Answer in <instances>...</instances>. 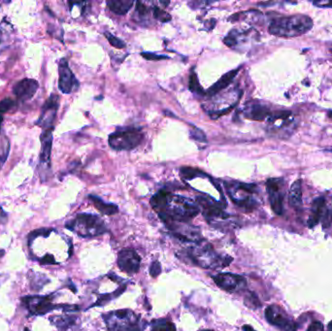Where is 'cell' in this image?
Here are the masks:
<instances>
[{
	"label": "cell",
	"mask_w": 332,
	"mask_h": 331,
	"mask_svg": "<svg viewBox=\"0 0 332 331\" xmlns=\"http://www.w3.org/2000/svg\"><path fill=\"white\" fill-rule=\"evenodd\" d=\"M54 294L51 295H28L22 297V303L33 316H43L54 310L62 309L67 312L78 310V306L56 305L53 303Z\"/></svg>",
	"instance_id": "8992f818"
},
{
	"label": "cell",
	"mask_w": 332,
	"mask_h": 331,
	"mask_svg": "<svg viewBox=\"0 0 332 331\" xmlns=\"http://www.w3.org/2000/svg\"><path fill=\"white\" fill-rule=\"evenodd\" d=\"M108 331H141L146 323L141 317L128 309L113 311L103 315Z\"/></svg>",
	"instance_id": "3957f363"
},
{
	"label": "cell",
	"mask_w": 332,
	"mask_h": 331,
	"mask_svg": "<svg viewBox=\"0 0 332 331\" xmlns=\"http://www.w3.org/2000/svg\"><path fill=\"white\" fill-rule=\"evenodd\" d=\"M151 204L165 223L188 222L199 213V206L191 199L165 191H160L153 195Z\"/></svg>",
	"instance_id": "6da1fadb"
},
{
	"label": "cell",
	"mask_w": 332,
	"mask_h": 331,
	"mask_svg": "<svg viewBox=\"0 0 332 331\" xmlns=\"http://www.w3.org/2000/svg\"><path fill=\"white\" fill-rule=\"evenodd\" d=\"M161 272V265L160 263L157 262V261H154L152 262V264H151V268H150V274L151 276L155 278V277L158 276Z\"/></svg>",
	"instance_id": "d6a6232c"
},
{
	"label": "cell",
	"mask_w": 332,
	"mask_h": 331,
	"mask_svg": "<svg viewBox=\"0 0 332 331\" xmlns=\"http://www.w3.org/2000/svg\"><path fill=\"white\" fill-rule=\"evenodd\" d=\"M38 88H39V84L36 80L24 79L15 85L13 92L16 97L20 101L25 102L34 97Z\"/></svg>",
	"instance_id": "e0dca14e"
},
{
	"label": "cell",
	"mask_w": 332,
	"mask_h": 331,
	"mask_svg": "<svg viewBox=\"0 0 332 331\" xmlns=\"http://www.w3.org/2000/svg\"><path fill=\"white\" fill-rule=\"evenodd\" d=\"M65 226L84 238L96 237L106 232L105 223L99 217L92 214H79L74 220L67 222Z\"/></svg>",
	"instance_id": "5b68a950"
},
{
	"label": "cell",
	"mask_w": 332,
	"mask_h": 331,
	"mask_svg": "<svg viewBox=\"0 0 332 331\" xmlns=\"http://www.w3.org/2000/svg\"><path fill=\"white\" fill-rule=\"evenodd\" d=\"M193 127V130H191V137L194 139L195 141H198V142H206V135L203 133L202 130L196 128L194 125H192Z\"/></svg>",
	"instance_id": "1f68e13d"
},
{
	"label": "cell",
	"mask_w": 332,
	"mask_h": 331,
	"mask_svg": "<svg viewBox=\"0 0 332 331\" xmlns=\"http://www.w3.org/2000/svg\"><path fill=\"white\" fill-rule=\"evenodd\" d=\"M89 198L92 200V202L94 203V205L96 206L97 210L104 215H114V214L118 213V211H119V208L117 205L112 204V203H107L96 195H90Z\"/></svg>",
	"instance_id": "603a6c76"
},
{
	"label": "cell",
	"mask_w": 332,
	"mask_h": 331,
	"mask_svg": "<svg viewBox=\"0 0 332 331\" xmlns=\"http://www.w3.org/2000/svg\"><path fill=\"white\" fill-rule=\"evenodd\" d=\"M41 152L39 168L49 170L51 167V152L53 145V128L43 130L41 134Z\"/></svg>",
	"instance_id": "2e32d148"
},
{
	"label": "cell",
	"mask_w": 332,
	"mask_h": 331,
	"mask_svg": "<svg viewBox=\"0 0 332 331\" xmlns=\"http://www.w3.org/2000/svg\"><path fill=\"white\" fill-rule=\"evenodd\" d=\"M225 187L230 198L237 206L247 211H252L257 207V201L253 197V194L257 191V186L232 182L225 183Z\"/></svg>",
	"instance_id": "52a82bcc"
},
{
	"label": "cell",
	"mask_w": 332,
	"mask_h": 331,
	"mask_svg": "<svg viewBox=\"0 0 332 331\" xmlns=\"http://www.w3.org/2000/svg\"><path fill=\"white\" fill-rule=\"evenodd\" d=\"M200 243V242H199ZM194 246L193 248L188 250V258L191 262H194L195 265H198L202 268H213L219 266H226L232 262V259L229 257L222 258L217 255L216 252L209 244Z\"/></svg>",
	"instance_id": "277c9868"
},
{
	"label": "cell",
	"mask_w": 332,
	"mask_h": 331,
	"mask_svg": "<svg viewBox=\"0 0 332 331\" xmlns=\"http://www.w3.org/2000/svg\"><path fill=\"white\" fill-rule=\"evenodd\" d=\"M41 264H55V258L52 255H46L40 260Z\"/></svg>",
	"instance_id": "f35d334b"
},
{
	"label": "cell",
	"mask_w": 332,
	"mask_h": 331,
	"mask_svg": "<svg viewBox=\"0 0 332 331\" xmlns=\"http://www.w3.org/2000/svg\"><path fill=\"white\" fill-rule=\"evenodd\" d=\"M266 319L283 331H296V323L288 317L284 311L275 305L269 306L265 310Z\"/></svg>",
	"instance_id": "30bf717a"
},
{
	"label": "cell",
	"mask_w": 332,
	"mask_h": 331,
	"mask_svg": "<svg viewBox=\"0 0 332 331\" xmlns=\"http://www.w3.org/2000/svg\"><path fill=\"white\" fill-rule=\"evenodd\" d=\"M314 5L318 6V7H332V2H328V1H318V2H314Z\"/></svg>",
	"instance_id": "60d3db41"
},
{
	"label": "cell",
	"mask_w": 332,
	"mask_h": 331,
	"mask_svg": "<svg viewBox=\"0 0 332 331\" xmlns=\"http://www.w3.org/2000/svg\"><path fill=\"white\" fill-rule=\"evenodd\" d=\"M200 331H214V330H211V329H203V330H200Z\"/></svg>",
	"instance_id": "bcb514c9"
},
{
	"label": "cell",
	"mask_w": 332,
	"mask_h": 331,
	"mask_svg": "<svg viewBox=\"0 0 332 331\" xmlns=\"http://www.w3.org/2000/svg\"><path fill=\"white\" fill-rule=\"evenodd\" d=\"M330 331H332V330H330Z\"/></svg>",
	"instance_id": "c3c4849f"
},
{
	"label": "cell",
	"mask_w": 332,
	"mask_h": 331,
	"mask_svg": "<svg viewBox=\"0 0 332 331\" xmlns=\"http://www.w3.org/2000/svg\"><path fill=\"white\" fill-rule=\"evenodd\" d=\"M77 317L71 315H61L50 317V321L60 331H66L76 323Z\"/></svg>",
	"instance_id": "7402d4cb"
},
{
	"label": "cell",
	"mask_w": 332,
	"mask_h": 331,
	"mask_svg": "<svg viewBox=\"0 0 332 331\" xmlns=\"http://www.w3.org/2000/svg\"><path fill=\"white\" fill-rule=\"evenodd\" d=\"M2 121H3V117L0 115V127H1V124H2Z\"/></svg>",
	"instance_id": "ee69618b"
},
{
	"label": "cell",
	"mask_w": 332,
	"mask_h": 331,
	"mask_svg": "<svg viewBox=\"0 0 332 331\" xmlns=\"http://www.w3.org/2000/svg\"><path fill=\"white\" fill-rule=\"evenodd\" d=\"M141 55L146 58L147 60H161V59H167L168 56L163 55H156L152 53H142Z\"/></svg>",
	"instance_id": "836d02e7"
},
{
	"label": "cell",
	"mask_w": 332,
	"mask_h": 331,
	"mask_svg": "<svg viewBox=\"0 0 332 331\" xmlns=\"http://www.w3.org/2000/svg\"><path fill=\"white\" fill-rule=\"evenodd\" d=\"M25 331H30V330H29L28 328H26V329H25Z\"/></svg>",
	"instance_id": "7dc6e473"
},
{
	"label": "cell",
	"mask_w": 332,
	"mask_h": 331,
	"mask_svg": "<svg viewBox=\"0 0 332 331\" xmlns=\"http://www.w3.org/2000/svg\"><path fill=\"white\" fill-rule=\"evenodd\" d=\"M189 89L196 95H200V96L205 95V92H204V90L202 89L201 85L199 83L198 77H197L196 73L194 72V68L192 70V73L189 77Z\"/></svg>",
	"instance_id": "484cf974"
},
{
	"label": "cell",
	"mask_w": 332,
	"mask_h": 331,
	"mask_svg": "<svg viewBox=\"0 0 332 331\" xmlns=\"http://www.w3.org/2000/svg\"><path fill=\"white\" fill-rule=\"evenodd\" d=\"M307 331H324V327H323V325H322L321 322H319V321H313L309 325Z\"/></svg>",
	"instance_id": "74e56055"
},
{
	"label": "cell",
	"mask_w": 332,
	"mask_h": 331,
	"mask_svg": "<svg viewBox=\"0 0 332 331\" xmlns=\"http://www.w3.org/2000/svg\"><path fill=\"white\" fill-rule=\"evenodd\" d=\"M322 225L324 228L329 227L332 223V211L331 210H326L324 215H322Z\"/></svg>",
	"instance_id": "e575fe53"
},
{
	"label": "cell",
	"mask_w": 332,
	"mask_h": 331,
	"mask_svg": "<svg viewBox=\"0 0 332 331\" xmlns=\"http://www.w3.org/2000/svg\"><path fill=\"white\" fill-rule=\"evenodd\" d=\"M240 69H241V67L231 70V71L227 72L226 74H224L218 82H216L208 90L205 94L207 95L208 97H213V96L218 95L221 91L224 90L225 88H227L230 84L232 83V81L234 80L236 75L239 73Z\"/></svg>",
	"instance_id": "d6986e66"
},
{
	"label": "cell",
	"mask_w": 332,
	"mask_h": 331,
	"mask_svg": "<svg viewBox=\"0 0 332 331\" xmlns=\"http://www.w3.org/2000/svg\"><path fill=\"white\" fill-rule=\"evenodd\" d=\"M136 12L140 17H144L149 13V8L142 2H136Z\"/></svg>",
	"instance_id": "d590c367"
},
{
	"label": "cell",
	"mask_w": 332,
	"mask_h": 331,
	"mask_svg": "<svg viewBox=\"0 0 332 331\" xmlns=\"http://www.w3.org/2000/svg\"><path fill=\"white\" fill-rule=\"evenodd\" d=\"M198 205L202 208L204 218L207 220L209 223H216L219 221H225L229 218V216L223 211L221 205L218 202H215L212 199H208L205 197H197L196 199Z\"/></svg>",
	"instance_id": "7c38bea8"
},
{
	"label": "cell",
	"mask_w": 332,
	"mask_h": 331,
	"mask_svg": "<svg viewBox=\"0 0 332 331\" xmlns=\"http://www.w3.org/2000/svg\"><path fill=\"white\" fill-rule=\"evenodd\" d=\"M312 28L313 21L306 15L281 16L270 23L269 33L277 37L291 38L307 33Z\"/></svg>",
	"instance_id": "7a4b0ae2"
},
{
	"label": "cell",
	"mask_w": 332,
	"mask_h": 331,
	"mask_svg": "<svg viewBox=\"0 0 332 331\" xmlns=\"http://www.w3.org/2000/svg\"><path fill=\"white\" fill-rule=\"evenodd\" d=\"M328 117L332 119V111H329V112H328Z\"/></svg>",
	"instance_id": "f6af8a7d"
},
{
	"label": "cell",
	"mask_w": 332,
	"mask_h": 331,
	"mask_svg": "<svg viewBox=\"0 0 332 331\" xmlns=\"http://www.w3.org/2000/svg\"><path fill=\"white\" fill-rule=\"evenodd\" d=\"M152 15L156 20H158L161 23H167V22L171 21V16L168 13H166L165 11H163L162 9L158 8V7L153 8Z\"/></svg>",
	"instance_id": "83f0119b"
},
{
	"label": "cell",
	"mask_w": 332,
	"mask_h": 331,
	"mask_svg": "<svg viewBox=\"0 0 332 331\" xmlns=\"http://www.w3.org/2000/svg\"><path fill=\"white\" fill-rule=\"evenodd\" d=\"M244 115L247 119L254 121H264L271 117L270 110L261 103L250 102L244 109Z\"/></svg>",
	"instance_id": "ac0fdd59"
},
{
	"label": "cell",
	"mask_w": 332,
	"mask_h": 331,
	"mask_svg": "<svg viewBox=\"0 0 332 331\" xmlns=\"http://www.w3.org/2000/svg\"><path fill=\"white\" fill-rule=\"evenodd\" d=\"M15 106H16V102L13 99H11V98L3 99L2 101H0V115L2 116V114L11 110L12 108H14Z\"/></svg>",
	"instance_id": "4dcf8cb0"
},
{
	"label": "cell",
	"mask_w": 332,
	"mask_h": 331,
	"mask_svg": "<svg viewBox=\"0 0 332 331\" xmlns=\"http://www.w3.org/2000/svg\"><path fill=\"white\" fill-rule=\"evenodd\" d=\"M289 202L291 207L299 209L302 206V185L301 181L297 180L291 185Z\"/></svg>",
	"instance_id": "44dd1931"
},
{
	"label": "cell",
	"mask_w": 332,
	"mask_h": 331,
	"mask_svg": "<svg viewBox=\"0 0 332 331\" xmlns=\"http://www.w3.org/2000/svg\"><path fill=\"white\" fill-rule=\"evenodd\" d=\"M243 330L244 331H256L252 326H250V325H248V324H246V325H244L243 326Z\"/></svg>",
	"instance_id": "b9f144b4"
},
{
	"label": "cell",
	"mask_w": 332,
	"mask_h": 331,
	"mask_svg": "<svg viewBox=\"0 0 332 331\" xmlns=\"http://www.w3.org/2000/svg\"><path fill=\"white\" fill-rule=\"evenodd\" d=\"M151 331H176V326L169 320L158 319L152 322Z\"/></svg>",
	"instance_id": "4316f807"
},
{
	"label": "cell",
	"mask_w": 332,
	"mask_h": 331,
	"mask_svg": "<svg viewBox=\"0 0 332 331\" xmlns=\"http://www.w3.org/2000/svg\"><path fill=\"white\" fill-rule=\"evenodd\" d=\"M5 255V251L4 250H0V259Z\"/></svg>",
	"instance_id": "7bdbcfd3"
},
{
	"label": "cell",
	"mask_w": 332,
	"mask_h": 331,
	"mask_svg": "<svg viewBox=\"0 0 332 331\" xmlns=\"http://www.w3.org/2000/svg\"><path fill=\"white\" fill-rule=\"evenodd\" d=\"M181 176L183 178L187 180H192L194 177L198 176L200 174L199 170L197 169H194V168H191V167H184V168H181Z\"/></svg>",
	"instance_id": "f1b7e54d"
},
{
	"label": "cell",
	"mask_w": 332,
	"mask_h": 331,
	"mask_svg": "<svg viewBox=\"0 0 332 331\" xmlns=\"http://www.w3.org/2000/svg\"><path fill=\"white\" fill-rule=\"evenodd\" d=\"M325 206V200L323 197H318L314 200L312 206V214L308 220V226L310 228L315 227L318 223L323 215V210Z\"/></svg>",
	"instance_id": "ffe728a7"
},
{
	"label": "cell",
	"mask_w": 332,
	"mask_h": 331,
	"mask_svg": "<svg viewBox=\"0 0 332 331\" xmlns=\"http://www.w3.org/2000/svg\"><path fill=\"white\" fill-rule=\"evenodd\" d=\"M285 182L283 179L267 180L266 190L269 196L270 205L273 212L277 215H283L284 213V198H285Z\"/></svg>",
	"instance_id": "9c48e42d"
},
{
	"label": "cell",
	"mask_w": 332,
	"mask_h": 331,
	"mask_svg": "<svg viewBox=\"0 0 332 331\" xmlns=\"http://www.w3.org/2000/svg\"><path fill=\"white\" fill-rule=\"evenodd\" d=\"M58 100L59 97L55 95H52L49 99L46 101L42 108L41 116L38 120L37 124L41 126L43 130L54 128V121H55L56 111L58 108Z\"/></svg>",
	"instance_id": "5bb4252c"
},
{
	"label": "cell",
	"mask_w": 332,
	"mask_h": 331,
	"mask_svg": "<svg viewBox=\"0 0 332 331\" xmlns=\"http://www.w3.org/2000/svg\"><path fill=\"white\" fill-rule=\"evenodd\" d=\"M213 280L219 288L225 291H236L246 287V279L240 275L231 273H221L213 277Z\"/></svg>",
	"instance_id": "9a60e30c"
},
{
	"label": "cell",
	"mask_w": 332,
	"mask_h": 331,
	"mask_svg": "<svg viewBox=\"0 0 332 331\" xmlns=\"http://www.w3.org/2000/svg\"><path fill=\"white\" fill-rule=\"evenodd\" d=\"M251 301V306H253V308H257V307H260L261 306V302L259 301L257 295L255 293H250L249 296L246 297V301Z\"/></svg>",
	"instance_id": "8d00e7d4"
},
{
	"label": "cell",
	"mask_w": 332,
	"mask_h": 331,
	"mask_svg": "<svg viewBox=\"0 0 332 331\" xmlns=\"http://www.w3.org/2000/svg\"><path fill=\"white\" fill-rule=\"evenodd\" d=\"M105 36H106L107 40L109 41V43H110L113 47L118 48V49H124V48H125V43L123 41L122 39L116 37L115 35H113V34H111V33H108V32L105 33Z\"/></svg>",
	"instance_id": "f546056e"
},
{
	"label": "cell",
	"mask_w": 332,
	"mask_h": 331,
	"mask_svg": "<svg viewBox=\"0 0 332 331\" xmlns=\"http://www.w3.org/2000/svg\"><path fill=\"white\" fill-rule=\"evenodd\" d=\"M134 4L131 0H120V1H108L107 5L114 14L123 16L125 15Z\"/></svg>",
	"instance_id": "d4e9b609"
},
{
	"label": "cell",
	"mask_w": 332,
	"mask_h": 331,
	"mask_svg": "<svg viewBox=\"0 0 332 331\" xmlns=\"http://www.w3.org/2000/svg\"><path fill=\"white\" fill-rule=\"evenodd\" d=\"M8 221V215L7 213L2 209V207L0 206V223L1 224H5L6 222Z\"/></svg>",
	"instance_id": "ab89813d"
},
{
	"label": "cell",
	"mask_w": 332,
	"mask_h": 331,
	"mask_svg": "<svg viewBox=\"0 0 332 331\" xmlns=\"http://www.w3.org/2000/svg\"><path fill=\"white\" fill-rule=\"evenodd\" d=\"M144 138L141 130L136 128H128L125 130L116 131L109 136V145L116 151H129L142 143Z\"/></svg>",
	"instance_id": "ba28073f"
},
{
	"label": "cell",
	"mask_w": 332,
	"mask_h": 331,
	"mask_svg": "<svg viewBox=\"0 0 332 331\" xmlns=\"http://www.w3.org/2000/svg\"><path fill=\"white\" fill-rule=\"evenodd\" d=\"M28 281H29V287L32 290H40L43 289L47 283L50 282L48 277L40 272H35V271H29L28 272Z\"/></svg>",
	"instance_id": "cb8c5ba5"
},
{
	"label": "cell",
	"mask_w": 332,
	"mask_h": 331,
	"mask_svg": "<svg viewBox=\"0 0 332 331\" xmlns=\"http://www.w3.org/2000/svg\"><path fill=\"white\" fill-rule=\"evenodd\" d=\"M141 264V258L134 250L125 249L120 252L118 265L123 272L129 275L137 273Z\"/></svg>",
	"instance_id": "4fadbf2b"
},
{
	"label": "cell",
	"mask_w": 332,
	"mask_h": 331,
	"mask_svg": "<svg viewBox=\"0 0 332 331\" xmlns=\"http://www.w3.org/2000/svg\"><path fill=\"white\" fill-rule=\"evenodd\" d=\"M58 89L62 94L69 95L78 89L79 82L70 69L68 62L65 58L60 59L58 63Z\"/></svg>",
	"instance_id": "8fae6325"
}]
</instances>
